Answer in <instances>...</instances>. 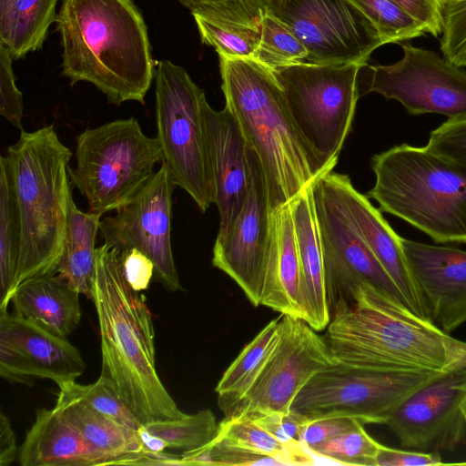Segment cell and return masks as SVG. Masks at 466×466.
<instances>
[{"label":"cell","mask_w":466,"mask_h":466,"mask_svg":"<svg viewBox=\"0 0 466 466\" xmlns=\"http://www.w3.org/2000/svg\"><path fill=\"white\" fill-rule=\"evenodd\" d=\"M280 316L268 322L225 370L215 391L225 416L250 390L272 354L279 336Z\"/></svg>","instance_id":"cell-29"},{"label":"cell","mask_w":466,"mask_h":466,"mask_svg":"<svg viewBox=\"0 0 466 466\" xmlns=\"http://www.w3.org/2000/svg\"><path fill=\"white\" fill-rule=\"evenodd\" d=\"M58 0H10L0 8V44L13 59L39 50L56 21Z\"/></svg>","instance_id":"cell-28"},{"label":"cell","mask_w":466,"mask_h":466,"mask_svg":"<svg viewBox=\"0 0 466 466\" xmlns=\"http://www.w3.org/2000/svg\"><path fill=\"white\" fill-rule=\"evenodd\" d=\"M425 147L442 157L466 166V116L447 119L430 133Z\"/></svg>","instance_id":"cell-40"},{"label":"cell","mask_w":466,"mask_h":466,"mask_svg":"<svg viewBox=\"0 0 466 466\" xmlns=\"http://www.w3.org/2000/svg\"><path fill=\"white\" fill-rule=\"evenodd\" d=\"M122 273L136 291L147 289L155 276V265L150 258L137 248H129L118 252Z\"/></svg>","instance_id":"cell-44"},{"label":"cell","mask_w":466,"mask_h":466,"mask_svg":"<svg viewBox=\"0 0 466 466\" xmlns=\"http://www.w3.org/2000/svg\"><path fill=\"white\" fill-rule=\"evenodd\" d=\"M18 458L15 436L9 419L0 414V466H7Z\"/></svg>","instance_id":"cell-48"},{"label":"cell","mask_w":466,"mask_h":466,"mask_svg":"<svg viewBox=\"0 0 466 466\" xmlns=\"http://www.w3.org/2000/svg\"><path fill=\"white\" fill-rule=\"evenodd\" d=\"M55 22L72 85L90 83L116 106L145 104L157 62L133 0H61Z\"/></svg>","instance_id":"cell-2"},{"label":"cell","mask_w":466,"mask_h":466,"mask_svg":"<svg viewBox=\"0 0 466 466\" xmlns=\"http://www.w3.org/2000/svg\"><path fill=\"white\" fill-rule=\"evenodd\" d=\"M192 15L202 43L214 47L218 55L254 59L260 42L262 24L224 21L200 15Z\"/></svg>","instance_id":"cell-32"},{"label":"cell","mask_w":466,"mask_h":466,"mask_svg":"<svg viewBox=\"0 0 466 466\" xmlns=\"http://www.w3.org/2000/svg\"><path fill=\"white\" fill-rule=\"evenodd\" d=\"M246 416L254 420L261 428L285 445L301 442L300 435L307 419L291 409L282 412Z\"/></svg>","instance_id":"cell-42"},{"label":"cell","mask_w":466,"mask_h":466,"mask_svg":"<svg viewBox=\"0 0 466 466\" xmlns=\"http://www.w3.org/2000/svg\"><path fill=\"white\" fill-rule=\"evenodd\" d=\"M218 56L225 106L258 159L271 214L332 170L297 129L273 71L254 59Z\"/></svg>","instance_id":"cell-4"},{"label":"cell","mask_w":466,"mask_h":466,"mask_svg":"<svg viewBox=\"0 0 466 466\" xmlns=\"http://www.w3.org/2000/svg\"><path fill=\"white\" fill-rule=\"evenodd\" d=\"M367 197L439 244L466 243V166L426 147L394 146L371 157Z\"/></svg>","instance_id":"cell-6"},{"label":"cell","mask_w":466,"mask_h":466,"mask_svg":"<svg viewBox=\"0 0 466 466\" xmlns=\"http://www.w3.org/2000/svg\"><path fill=\"white\" fill-rule=\"evenodd\" d=\"M336 363L325 338L308 322L280 314L272 354L229 415L287 411L313 376Z\"/></svg>","instance_id":"cell-14"},{"label":"cell","mask_w":466,"mask_h":466,"mask_svg":"<svg viewBox=\"0 0 466 466\" xmlns=\"http://www.w3.org/2000/svg\"><path fill=\"white\" fill-rule=\"evenodd\" d=\"M10 0H0V8L4 7Z\"/></svg>","instance_id":"cell-51"},{"label":"cell","mask_w":466,"mask_h":466,"mask_svg":"<svg viewBox=\"0 0 466 466\" xmlns=\"http://www.w3.org/2000/svg\"><path fill=\"white\" fill-rule=\"evenodd\" d=\"M312 191L330 315L350 302L362 284L372 285L405 304L394 282L339 210L321 176L312 183Z\"/></svg>","instance_id":"cell-15"},{"label":"cell","mask_w":466,"mask_h":466,"mask_svg":"<svg viewBox=\"0 0 466 466\" xmlns=\"http://www.w3.org/2000/svg\"><path fill=\"white\" fill-rule=\"evenodd\" d=\"M92 301L96 310L101 374L143 424L186 416L156 369L155 330L145 297L126 280L116 250L96 248Z\"/></svg>","instance_id":"cell-3"},{"label":"cell","mask_w":466,"mask_h":466,"mask_svg":"<svg viewBox=\"0 0 466 466\" xmlns=\"http://www.w3.org/2000/svg\"><path fill=\"white\" fill-rule=\"evenodd\" d=\"M308 56L305 46L294 33L266 11L254 60L273 71L295 64L308 63Z\"/></svg>","instance_id":"cell-34"},{"label":"cell","mask_w":466,"mask_h":466,"mask_svg":"<svg viewBox=\"0 0 466 466\" xmlns=\"http://www.w3.org/2000/svg\"><path fill=\"white\" fill-rule=\"evenodd\" d=\"M290 204L302 275L305 321L321 331L330 320V312L312 183Z\"/></svg>","instance_id":"cell-24"},{"label":"cell","mask_w":466,"mask_h":466,"mask_svg":"<svg viewBox=\"0 0 466 466\" xmlns=\"http://www.w3.org/2000/svg\"><path fill=\"white\" fill-rule=\"evenodd\" d=\"M461 413L463 415V418L466 421V395L464 397V399L462 400L461 401Z\"/></svg>","instance_id":"cell-50"},{"label":"cell","mask_w":466,"mask_h":466,"mask_svg":"<svg viewBox=\"0 0 466 466\" xmlns=\"http://www.w3.org/2000/svg\"><path fill=\"white\" fill-rule=\"evenodd\" d=\"M215 439L230 446L275 458L283 465L323 464L321 459L303 443L285 445L243 414L225 416L218 423Z\"/></svg>","instance_id":"cell-30"},{"label":"cell","mask_w":466,"mask_h":466,"mask_svg":"<svg viewBox=\"0 0 466 466\" xmlns=\"http://www.w3.org/2000/svg\"><path fill=\"white\" fill-rule=\"evenodd\" d=\"M184 6L191 11L205 5L222 4L230 0H178Z\"/></svg>","instance_id":"cell-49"},{"label":"cell","mask_w":466,"mask_h":466,"mask_svg":"<svg viewBox=\"0 0 466 466\" xmlns=\"http://www.w3.org/2000/svg\"><path fill=\"white\" fill-rule=\"evenodd\" d=\"M443 373L381 371L336 363L311 378L290 409L307 420L349 416L386 424L410 395Z\"/></svg>","instance_id":"cell-10"},{"label":"cell","mask_w":466,"mask_h":466,"mask_svg":"<svg viewBox=\"0 0 466 466\" xmlns=\"http://www.w3.org/2000/svg\"><path fill=\"white\" fill-rule=\"evenodd\" d=\"M218 426L213 412L205 409L180 419L148 422L143 428L161 439L167 449L180 450L185 453L209 443L217 435Z\"/></svg>","instance_id":"cell-33"},{"label":"cell","mask_w":466,"mask_h":466,"mask_svg":"<svg viewBox=\"0 0 466 466\" xmlns=\"http://www.w3.org/2000/svg\"><path fill=\"white\" fill-rule=\"evenodd\" d=\"M381 444L365 430L364 425L325 441L310 451L326 464L376 466Z\"/></svg>","instance_id":"cell-36"},{"label":"cell","mask_w":466,"mask_h":466,"mask_svg":"<svg viewBox=\"0 0 466 466\" xmlns=\"http://www.w3.org/2000/svg\"><path fill=\"white\" fill-rule=\"evenodd\" d=\"M305 46L308 63L367 65L385 45L372 23L350 0H265Z\"/></svg>","instance_id":"cell-11"},{"label":"cell","mask_w":466,"mask_h":466,"mask_svg":"<svg viewBox=\"0 0 466 466\" xmlns=\"http://www.w3.org/2000/svg\"><path fill=\"white\" fill-rule=\"evenodd\" d=\"M81 294L58 274L29 279L12 293L16 314L68 337L81 320Z\"/></svg>","instance_id":"cell-26"},{"label":"cell","mask_w":466,"mask_h":466,"mask_svg":"<svg viewBox=\"0 0 466 466\" xmlns=\"http://www.w3.org/2000/svg\"><path fill=\"white\" fill-rule=\"evenodd\" d=\"M401 242L429 319L450 334L466 322V250Z\"/></svg>","instance_id":"cell-20"},{"label":"cell","mask_w":466,"mask_h":466,"mask_svg":"<svg viewBox=\"0 0 466 466\" xmlns=\"http://www.w3.org/2000/svg\"><path fill=\"white\" fill-rule=\"evenodd\" d=\"M362 421L349 416H325L307 420L300 435V441L309 450L318 444L355 430Z\"/></svg>","instance_id":"cell-43"},{"label":"cell","mask_w":466,"mask_h":466,"mask_svg":"<svg viewBox=\"0 0 466 466\" xmlns=\"http://www.w3.org/2000/svg\"><path fill=\"white\" fill-rule=\"evenodd\" d=\"M433 36L441 33V0H394Z\"/></svg>","instance_id":"cell-47"},{"label":"cell","mask_w":466,"mask_h":466,"mask_svg":"<svg viewBox=\"0 0 466 466\" xmlns=\"http://www.w3.org/2000/svg\"><path fill=\"white\" fill-rule=\"evenodd\" d=\"M75 156L71 182L88 211L101 216L129 201L164 161L157 137L145 135L134 117L85 129L76 137Z\"/></svg>","instance_id":"cell-7"},{"label":"cell","mask_w":466,"mask_h":466,"mask_svg":"<svg viewBox=\"0 0 466 466\" xmlns=\"http://www.w3.org/2000/svg\"><path fill=\"white\" fill-rule=\"evenodd\" d=\"M364 66L300 63L273 70L297 129L329 170L351 131Z\"/></svg>","instance_id":"cell-8"},{"label":"cell","mask_w":466,"mask_h":466,"mask_svg":"<svg viewBox=\"0 0 466 466\" xmlns=\"http://www.w3.org/2000/svg\"><path fill=\"white\" fill-rule=\"evenodd\" d=\"M375 26L385 44H400L426 34L423 26L394 0H350Z\"/></svg>","instance_id":"cell-35"},{"label":"cell","mask_w":466,"mask_h":466,"mask_svg":"<svg viewBox=\"0 0 466 466\" xmlns=\"http://www.w3.org/2000/svg\"><path fill=\"white\" fill-rule=\"evenodd\" d=\"M250 164L248 195L228 237L214 244L212 264L228 275L258 307L269 248V211L262 169L251 149Z\"/></svg>","instance_id":"cell-17"},{"label":"cell","mask_w":466,"mask_h":466,"mask_svg":"<svg viewBox=\"0 0 466 466\" xmlns=\"http://www.w3.org/2000/svg\"><path fill=\"white\" fill-rule=\"evenodd\" d=\"M460 464H465L466 465V462H462V463H460Z\"/></svg>","instance_id":"cell-52"},{"label":"cell","mask_w":466,"mask_h":466,"mask_svg":"<svg viewBox=\"0 0 466 466\" xmlns=\"http://www.w3.org/2000/svg\"><path fill=\"white\" fill-rule=\"evenodd\" d=\"M157 139L172 178L204 213L214 203L206 151L204 91L168 60L155 70Z\"/></svg>","instance_id":"cell-9"},{"label":"cell","mask_w":466,"mask_h":466,"mask_svg":"<svg viewBox=\"0 0 466 466\" xmlns=\"http://www.w3.org/2000/svg\"><path fill=\"white\" fill-rule=\"evenodd\" d=\"M306 319L302 275L291 204L269 214V248L261 304Z\"/></svg>","instance_id":"cell-22"},{"label":"cell","mask_w":466,"mask_h":466,"mask_svg":"<svg viewBox=\"0 0 466 466\" xmlns=\"http://www.w3.org/2000/svg\"><path fill=\"white\" fill-rule=\"evenodd\" d=\"M326 329L331 355L343 365L437 373L466 367V342L370 284L332 311Z\"/></svg>","instance_id":"cell-1"},{"label":"cell","mask_w":466,"mask_h":466,"mask_svg":"<svg viewBox=\"0 0 466 466\" xmlns=\"http://www.w3.org/2000/svg\"><path fill=\"white\" fill-rule=\"evenodd\" d=\"M101 218L78 209L71 198L64 248L56 268V274L90 300L96 271V238Z\"/></svg>","instance_id":"cell-27"},{"label":"cell","mask_w":466,"mask_h":466,"mask_svg":"<svg viewBox=\"0 0 466 466\" xmlns=\"http://www.w3.org/2000/svg\"><path fill=\"white\" fill-rule=\"evenodd\" d=\"M403 56L391 65H366L365 94L400 102L413 116H466V69L432 50L400 44Z\"/></svg>","instance_id":"cell-12"},{"label":"cell","mask_w":466,"mask_h":466,"mask_svg":"<svg viewBox=\"0 0 466 466\" xmlns=\"http://www.w3.org/2000/svg\"><path fill=\"white\" fill-rule=\"evenodd\" d=\"M438 451H403L381 444L376 458V466H425L442 465Z\"/></svg>","instance_id":"cell-45"},{"label":"cell","mask_w":466,"mask_h":466,"mask_svg":"<svg viewBox=\"0 0 466 466\" xmlns=\"http://www.w3.org/2000/svg\"><path fill=\"white\" fill-rule=\"evenodd\" d=\"M182 465H283L279 460L228 445L215 438L207 445L181 455Z\"/></svg>","instance_id":"cell-39"},{"label":"cell","mask_w":466,"mask_h":466,"mask_svg":"<svg viewBox=\"0 0 466 466\" xmlns=\"http://www.w3.org/2000/svg\"><path fill=\"white\" fill-rule=\"evenodd\" d=\"M0 375L10 382L26 386H32L36 379L15 349L4 339H0Z\"/></svg>","instance_id":"cell-46"},{"label":"cell","mask_w":466,"mask_h":466,"mask_svg":"<svg viewBox=\"0 0 466 466\" xmlns=\"http://www.w3.org/2000/svg\"><path fill=\"white\" fill-rule=\"evenodd\" d=\"M466 395V367L443 373L418 390L390 415L386 425L404 448L451 450L464 438L461 404Z\"/></svg>","instance_id":"cell-16"},{"label":"cell","mask_w":466,"mask_h":466,"mask_svg":"<svg viewBox=\"0 0 466 466\" xmlns=\"http://www.w3.org/2000/svg\"><path fill=\"white\" fill-rule=\"evenodd\" d=\"M202 113L214 204L219 213L215 243H220L229 234L248 195L252 177L250 149L228 108L217 111L206 98Z\"/></svg>","instance_id":"cell-18"},{"label":"cell","mask_w":466,"mask_h":466,"mask_svg":"<svg viewBox=\"0 0 466 466\" xmlns=\"http://www.w3.org/2000/svg\"><path fill=\"white\" fill-rule=\"evenodd\" d=\"M61 388L67 389L93 409L123 426L134 431H138L144 426L134 410L118 394L112 382L102 374L93 383L84 385L73 381Z\"/></svg>","instance_id":"cell-37"},{"label":"cell","mask_w":466,"mask_h":466,"mask_svg":"<svg viewBox=\"0 0 466 466\" xmlns=\"http://www.w3.org/2000/svg\"><path fill=\"white\" fill-rule=\"evenodd\" d=\"M321 178L345 218L394 282L407 307L430 319L405 256L402 238L390 226L381 210L353 187L348 175L329 171Z\"/></svg>","instance_id":"cell-19"},{"label":"cell","mask_w":466,"mask_h":466,"mask_svg":"<svg viewBox=\"0 0 466 466\" xmlns=\"http://www.w3.org/2000/svg\"><path fill=\"white\" fill-rule=\"evenodd\" d=\"M22 224L9 159L0 157V313L6 312L16 276Z\"/></svg>","instance_id":"cell-31"},{"label":"cell","mask_w":466,"mask_h":466,"mask_svg":"<svg viewBox=\"0 0 466 466\" xmlns=\"http://www.w3.org/2000/svg\"><path fill=\"white\" fill-rule=\"evenodd\" d=\"M441 50L444 58L466 67V0H441Z\"/></svg>","instance_id":"cell-38"},{"label":"cell","mask_w":466,"mask_h":466,"mask_svg":"<svg viewBox=\"0 0 466 466\" xmlns=\"http://www.w3.org/2000/svg\"><path fill=\"white\" fill-rule=\"evenodd\" d=\"M17 459L22 466L107 465V460L55 408L36 410Z\"/></svg>","instance_id":"cell-23"},{"label":"cell","mask_w":466,"mask_h":466,"mask_svg":"<svg viewBox=\"0 0 466 466\" xmlns=\"http://www.w3.org/2000/svg\"><path fill=\"white\" fill-rule=\"evenodd\" d=\"M0 338L16 350L36 379L51 380L58 388L76 381L86 370L67 337L16 313H0Z\"/></svg>","instance_id":"cell-21"},{"label":"cell","mask_w":466,"mask_h":466,"mask_svg":"<svg viewBox=\"0 0 466 466\" xmlns=\"http://www.w3.org/2000/svg\"><path fill=\"white\" fill-rule=\"evenodd\" d=\"M175 184L163 162L151 178L114 216L101 218L104 244L117 252L137 248L155 265L154 278L169 291L182 289L171 248V209Z\"/></svg>","instance_id":"cell-13"},{"label":"cell","mask_w":466,"mask_h":466,"mask_svg":"<svg viewBox=\"0 0 466 466\" xmlns=\"http://www.w3.org/2000/svg\"><path fill=\"white\" fill-rule=\"evenodd\" d=\"M54 408L107 460V465H127L145 451L137 431L103 415L66 388H59Z\"/></svg>","instance_id":"cell-25"},{"label":"cell","mask_w":466,"mask_h":466,"mask_svg":"<svg viewBox=\"0 0 466 466\" xmlns=\"http://www.w3.org/2000/svg\"><path fill=\"white\" fill-rule=\"evenodd\" d=\"M13 60L8 49L0 44V114L23 132V95L15 85Z\"/></svg>","instance_id":"cell-41"},{"label":"cell","mask_w":466,"mask_h":466,"mask_svg":"<svg viewBox=\"0 0 466 466\" xmlns=\"http://www.w3.org/2000/svg\"><path fill=\"white\" fill-rule=\"evenodd\" d=\"M7 157L22 224L13 293L29 279L56 274L73 198L68 173L72 152L53 126H47L21 132L8 147Z\"/></svg>","instance_id":"cell-5"}]
</instances>
